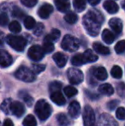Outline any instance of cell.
Returning a JSON list of instances; mask_svg holds the SVG:
<instances>
[{"mask_svg": "<svg viewBox=\"0 0 125 126\" xmlns=\"http://www.w3.org/2000/svg\"><path fill=\"white\" fill-rule=\"evenodd\" d=\"M12 16L15 18H22L24 17L25 14H24V11L22 10L20 8L18 7H14L13 10H12Z\"/></svg>", "mask_w": 125, "mask_h": 126, "instance_id": "obj_38", "label": "cell"}, {"mask_svg": "<svg viewBox=\"0 0 125 126\" xmlns=\"http://www.w3.org/2000/svg\"><path fill=\"white\" fill-rule=\"evenodd\" d=\"M21 3H22L24 6L32 8V7H33L34 5H36V3H38V0H21Z\"/></svg>", "mask_w": 125, "mask_h": 126, "instance_id": "obj_43", "label": "cell"}, {"mask_svg": "<svg viewBox=\"0 0 125 126\" xmlns=\"http://www.w3.org/2000/svg\"><path fill=\"white\" fill-rule=\"evenodd\" d=\"M64 20L69 24H75L78 20V16L74 12H68L64 16Z\"/></svg>", "mask_w": 125, "mask_h": 126, "instance_id": "obj_26", "label": "cell"}, {"mask_svg": "<svg viewBox=\"0 0 125 126\" xmlns=\"http://www.w3.org/2000/svg\"><path fill=\"white\" fill-rule=\"evenodd\" d=\"M57 121L60 126H67L69 123L67 116L63 113H59L57 115Z\"/></svg>", "mask_w": 125, "mask_h": 126, "instance_id": "obj_33", "label": "cell"}, {"mask_svg": "<svg viewBox=\"0 0 125 126\" xmlns=\"http://www.w3.org/2000/svg\"><path fill=\"white\" fill-rule=\"evenodd\" d=\"M93 76L96 79L99 80V81L106 80L107 77H108L107 71L104 67H97V68H94V70H93Z\"/></svg>", "mask_w": 125, "mask_h": 126, "instance_id": "obj_17", "label": "cell"}, {"mask_svg": "<svg viewBox=\"0 0 125 126\" xmlns=\"http://www.w3.org/2000/svg\"><path fill=\"white\" fill-rule=\"evenodd\" d=\"M15 76L17 79L25 82H32L36 79L34 72L26 66H21L20 68L17 69L15 73Z\"/></svg>", "mask_w": 125, "mask_h": 126, "instance_id": "obj_4", "label": "cell"}, {"mask_svg": "<svg viewBox=\"0 0 125 126\" xmlns=\"http://www.w3.org/2000/svg\"><path fill=\"white\" fill-rule=\"evenodd\" d=\"M54 3L56 8L61 12H67L69 10V0H54Z\"/></svg>", "mask_w": 125, "mask_h": 126, "instance_id": "obj_18", "label": "cell"}, {"mask_svg": "<svg viewBox=\"0 0 125 126\" xmlns=\"http://www.w3.org/2000/svg\"><path fill=\"white\" fill-rule=\"evenodd\" d=\"M23 22H24V26H25V28L27 29H33V28H34L36 27L35 26V24H36L35 20L32 16H26Z\"/></svg>", "mask_w": 125, "mask_h": 126, "instance_id": "obj_32", "label": "cell"}, {"mask_svg": "<svg viewBox=\"0 0 125 126\" xmlns=\"http://www.w3.org/2000/svg\"><path fill=\"white\" fill-rule=\"evenodd\" d=\"M98 92L104 95L110 96V95L113 94L114 88H113V87L111 84H109V83H104V84H101L98 87Z\"/></svg>", "mask_w": 125, "mask_h": 126, "instance_id": "obj_21", "label": "cell"}, {"mask_svg": "<svg viewBox=\"0 0 125 126\" xmlns=\"http://www.w3.org/2000/svg\"><path fill=\"white\" fill-rule=\"evenodd\" d=\"M61 47L64 51H75L80 47V41L78 39L69 34H66L63 37Z\"/></svg>", "mask_w": 125, "mask_h": 126, "instance_id": "obj_5", "label": "cell"}, {"mask_svg": "<svg viewBox=\"0 0 125 126\" xmlns=\"http://www.w3.org/2000/svg\"><path fill=\"white\" fill-rule=\"evenodd\" d=\"M82 118H83V124L84 126H94L95 124V115L93 108L90 106H86L84 107L83 113H82Z\"/></svg>", "mask_w": 125, "mask_h": 126, "instance_id": "obj_7", "label": "cell"}, {"mask_svg": "<svg viewBox=\"0 0 125 126\" xmlns=\"http://www.w3.org/2000/svg\"><path fill=\"white\" fill-rule=\"evenodd\" d=\"M6 42L11 48L16 51H22L27 46V40L22 36L9 34L6 37Z\"/></svg>", "mask_w": 125, "mask_h": 126, "instance_id": "obj_3", "label": "cell"}, {"mask_svg": "<svg viewBox=\"0 0 125 126\" xmlns=\"http://www.w3.org/2000/svg\"><path fill=\"white\" fill-rule=\"evenodd\" d=\"M84 55H85L86 60H87V63H93V62H95L98 60V56L95 53H94V51L90 50V49L86 50L85 52H84Z\"/></svg>", "mask_w": 125, "mask_h": 126, "instance_id": "obj_27", "label": "cell"}, {"mask_svg": "<svg viewBox=\"0 0 125 126\" xmlns=\"http://www.w3.org/2000/svg\"><path fill=\"white\" fill-rule=\"evenodd\" d=\"M93 48H94V50L96 51L97 53L101 54V55H108V54H110V52H111L110 49H109L108 47L103 46L101 43H99V42H94V43L93 44Z\"/></svg>", "mask_w": 125, "mask_h": 126, "instance_id": "obj_22", "label": "cell"}, {"mask_svg": "<svg viewBox=\"0 0 125 126\" xmlns=\"http://www.w3.org/2000/svg\"><path fill=\"white\" fill-rule=\"evenodd\" d=\"M53 12V7L49 3H44L41 7H40L38 10V15L40 18L47 19L51 14Z\"/></svg>", "mask_w": 125, "mask_h": 126, "instance_id": "obj_10", "label": "cell"}, {"mask_svg": "<svg viewBox=\"0 0 125 126\" xmlns=\"http://www.w3.org/2000/svg\"><path fill=\"white\" fill-rule=\"evenodd\" d=\"M53 60L55 61L56 64L59 67V68H63L66 65L67 61H68V57L62 52H56L52 57Z\"/></svg>", "mask_w": 125, "mask_h": 126, "instance_id": "obj_14", "label": "cell"}, {"mask_svg": "<svg viewBox=\"0 0 125 126\" xmlns=\"http://www.w3.org/2000/svg\"><path fill=\"white\" fill-rule=\"evenodd\" d=\"M52 108L48 102L45 100H40L35 105V113L40 121H45L51 116Z\"/></svg>", "mask_w": 125, "mask_h": 126, "instance_id": "obj_2", "label": "cell"}, {"mask_svg": "<svg viewBox=\"0 0 125 126\" xmlns=\"http://www.w3.org/2000/svg\"><path fill=\"white\" fill-rule=\"evenodd\" d=\"M13 102V100L11 99H6L3 101L1 105V109L3 110V111L5 114L10 115L11 114V111H10V106H11V103Z\"/></svg>", "mask_w": 125, "mask_h": 126, "instance_id": "obj_24", "label": "cell"}, {"mask_svg": "<svg viewBox=\"0 0 125 126\" xmlns=\"http://www.w3.org/2000/svg\"><path fill=\"white\" fill-rule=\"evenodd\" d=\"M117 93L118 94L119 96L125 98V83L119 82L117 85Z\"/></svg>", "mask_w": 125, "mask_h": 126, "instance_id": "obj_39", "label": "cell"}, {"mask_svg": "<svg viewBox=\"0 0 125 126\" xmlns=\"http://www.w3.org/2000/svg\"><path fill=\"white\" fill-rule=\"evenodd\" d=\"M0 58H1V60H0V64H1L2 68L9 67L13 63V58H12L11 55L4 50L1 51V57H0Z\"/></svg>", "mask_w": 125, "mask_h": 126, "instance_id": "obj_12", "label": "cell"}, {"mask_svg": "<svg viewBox=\"0 0 125 126\" xmlns=\"http://www.w3.org/2000/svg\"><path fill=\"white\" fill-rule=\"evenodd\" d=\"M103 7L108 13L110 14H115L118 11L119 7L117 3H115L112 0H106L105 3H103Z\"/></svg>", "mask_w": 125, "mask_h": 126, "instance_id": "obj_16", "label": "cell"}, {"mask_svg": "<svg viewBox=\"0 0 125 126\" xmlns=\"http://www.w3.org/2000/svg\"><path fill=\"white\" fill-rule=\"evenodd\" d=\"M42 48H43L45 53H51V52H52V51H54V45H53V43H52V42L44 41V44H43V47H42Z\"/></svg>", "mask_w": 125, "mask_h": 126, "instance_id": "obj_37", "label": "cell"}, {"mask_svg": "<svg viewBox=\"0 0 125 126\" xmlns=\"http://www.w3.org/2000/svg\"><path fill=\"white\" fill-rule=\"evenodd\" d=\"M10 111H11V114L15 115L17 118H20L25 112V106L19 101H13L10 106Z\"/></svg>", "mask_w": 125, "mask_h": 126, "instance_id": "obj_9", "label": "cell"}, {"mask_svg": "<svg viewBox=\"0 0 125 126\" xmlns=\"http://www.w3.org/2000/svg\"><path fill=\"white\" fill-rule=\"evenodd\" d=\"M68 111L69 114L71 118H76L79 117L81 113V106L80 103L78 101H72L71 103L69 104L68 108Z\"/></svg>", "mask_w": 125, "mask_h": 126, "instance_id": "obj_11", "label": "cell"}, {"mask_svg": "<svg viewBox=\"0 0 125 126\" xmlns=\"http://www.w3.org/2000/svg\"><path fill=\"white\" fill-rule=\"evenodd\" d=\"M122 8L125 10V0H124V1L122 2Z\"/></svg>", "mask_w": 125, "mask_h": 126, "instance_id": "obj_48", "label": "cell"}, {"mask_svg": "<svg viewBox=\"0 0 125 126\" xmlns=\"http://www.w3.org/2000/svg\"><path fill=\"white\" fill-rule=\"evenodd\" d=\"M109 25L111 28V29L114 31V33L117 34H120L123 30V22L121 19L119 18H111L109 22Z\"/></svg>", "mask_w": 125, "mask_h": 126, "instance_id": "obj_13", "label": "cell"}, {"mask_svg": "<svg viewBox=\"0 0 125 126\" xmlns=\"http://www.w3.org/2000/svg\"><path fill=\"white\" fill-rule=\"evenodd\" d=\"M22 125H23V126H36L37 121L34 117L30 114V115H28L24 118L23 122H22Z\"/></svg>", "mask_w": 125, "mask_h": 126, "instance_id": "obj_29", "label": "cell"}, {"mask_svg": "<svg viewBox=\"0 0 125 126\" xmlns=\"http://www.w3.org/2000/svg\"><path fill=\"white\" fill-rule=\"evenodd\" d=\"M44 31H45V27H44L43 24L40 22V23L37 24V26L34 28L33 33H34L36 36H40V35L44 33Z\"/></svg>", "mask_w": 125, "mask_h": 126, "instance_id": "obj_41", "label": "cell"}, {"mask_svg": "<svg viewBox=\"0 0 125 126\" xmlns=\"http://www.w3.org/2000/svg\"><path fill=\"white\" fill-rule=\"evenodd\" d=\"M115 51L117 54H121L125 51V40H120L115 46Z\"/></svg>", "mask_w": 125, "mask_h": 126, "instance_id": "obj_35", "label": "cell"}, {"mask_svg": "<svg viewBox=\"0 0 125 126\" xmlns=\"http://www.w3.org/2000/svg\"><path fill=\"white\" fill-rule=\"evenodd\" d=\"M3 126H14V124H13V122H12L11 119H10V118H6V119L3 121Z\"/></svg>", "mask_w": 125, "mask_h": 126, "instance_id": "obj_46", "label": "cell"}, {"mask_svg": "<svg viewBox=\"0 0 125 126\" xmlns=\"http://www.w3.org/2000/svg\"><path fill=\"white\" fill-rule=\"evenodd\" d=\"M73 4L77 12H82L86 9V0H74Z\"/></svg>", "mask_w": 125, "mask_h": 126, "instance_id": "obj_25", "label": "cell"}, {"mask_svg": "<svg viewBox=\"0 0 125 126\" xmlns=\"http://www.w3.org/2000/svg\"><path fill=\"white\" fill-rule=\"evenodd\" d=\"M51 100L57 106H63L66 103V100H65L64 96L61 91H56L51 93Z\"/></svg>", "mask_w": 125, "mask_h": 126, "instance_id": "obj_15", "label": "cell"}, {"mask_svg": "<svg viewBox=\"0 0 125 126\" xmlns=\"http://www.w3.org/2000/svg\"><path fill=\"white\" fill-rule=\"evenodd\" d=\"M8 22H9V18L7 14L5 12H2L1 16H0V24H1V26L3 27L6 26Z\"/></svg>", "mask_w": 125, "mask_h": 126, "instance_id": "obj_44", "label": "cell"}, {"mask_svg": "<svg viewBox=\"0 0 125 126\" xmlns=\"http://www.w3.org/2000/svg\"><path fill=\"white\" fill-rule=\"evenodd\" d=\"M64 94L66 96L68 97H73L75 96V95L77 94V93H78V91H77V89L75 88H74L73 86H67L64 88Z\"/></svg>", "mask_w": 125, "mask_h": 126, "instance_id": "obj_34", "label": "cell"}, {"mask_svg": "<svg viewBox=\"0 0 125 126\" xmlns=\"http://www.w3.org/2000/svg\"><path fill=\"white\" fill-rule=\"evenodd\" d=\"M100 0H88L89 3L92 5H97L98 3H99Z\"/></svg>", "mask_w": 125, "mask_h": 126, "instance_id": "obj_47", "label": "cell"}, {"mask_svg": "<svg viewBox=\"0 0 125 126\" xmlns=\"http://www.w3.org/2000/svg\"><path fill=\"white\" fill-rule=\"evenodd\" d=\"M102 39L106 44L110 45L115 40V35L109 29H105L102 33Z\"/></svg>", "mask_w": 125, "mask_h": 126, "instance_id": "obj_23", "label": "cell"}, {"mask_svg": "<svg viewBox=\"0 0 125 126\" xmlns=\"http://www.w3.org/2000/svg\"><path fill=\"white\" fill-rule=\"evenodd\" d=\"M87 60H86L85 55L84 53H79V54H75L71 58V63L75 66H81L82 64L87 63Z\"/></svg>", "mask_w": 125, "mask_h": 126, "instance_id": "obj_20", "label": "cell"}, {"mask_svg": "<svg viewBox=\"0 0 125 126\" xmlns=\"http://www.w3.org/2000/svg\"><path fill=\"white\" fill-rule=\"evenodd\" d=\"M62 82L58 81H52V83L50 84V91L51 93L52 92H56V91H60L61 88H62Z\"/></svg>", "mask_w": 125, "mask_h": 126, "instance_id": "obj_36", "label": "cell"}, {"mask_svg": "<svg viewBox=\"0 0 125 126\" xmlns=\"http://www.w3.org/2000/svg\"><path fill=\"white\" fill-rule=\"evenodd\" d=\"M82 22L87 33L91 36H97L99 33L100 26L104 22V16L98 10H91L83 16Z\"/></svg>", "mask_w": 125, "mask_h": 126, "instance_id": "obj_1", "label": "cell"}, {"mask_svg": "<svg viewBox=\"0 0 125 126\" xmlns=\"http://www.w3.org/2000/svg\"><path fill=\"white\" fill-rule=\"evenodd\" d=\"M19 96L24 100V102L26 103V105H28L29 107L32 106V105H33V99L32 98L31 95H29L28 94L26 93L25 91H22L19 93Z\"/></svg>", "mask_w": 125, "mask_h": 126, "instance_id": "obj_28", "label": "cell"}, {"mask_svg": "<svg viewBox=\"0 0 125 126\" xmlns=\"http://www.w3.org/2000/svg\"><path fill=\"white\" fill-rule=\"evenodd\" d=\"M60 35H61L60 31H59L58 29L54 28V29L52 30V32H51L49 34H47L46 36L45 37L44 41L52 42V43H53V42H56V41L58 40V39L60 38Z\"/></svg>", "mask_w": 125, "mask_h": 126, "instance_id": "obj_19", "label": "cell"}, {"mask_svg": "<svg viewBox=\"0 0 125 126\" xmlns=\"http://www.w3.org/2000/svg\"><path fill=\"white\" fill-rule=\"evenodd\" d=\"M9 29L14 33H20L21 30H22V27H21V24L19 23L17 21H13L10 23L9 25Z\"/></svg>", "mask_w": 125, "mask_h": 126, "instance_id": "obj_30", "label": "cell"}, {"mask_svg": "<svg viewBox=\"0 0 125 126\" xmlns=\"http://www.w3.org/2000/svg\"><path fill=\"white\" fill-rule=\"evenodd\" d=\"M45 69V64H39V63H35V64L32 65V70H33L35 74H40V72L44 71Z\"/></svg>", "mask_w": 125, "mask_h": 126, "instance_id": "obj_40", "label": "cell"}, {"mask_svg": "<svg viewBox=\"0 0 125 126\" xmlns=\"http://www.w3.org/2000/svg\"><path fill=\"white\" fill-rule=\"evenodd\" d=\"M68 79L71 84L77 85L82 82L84 79V76L82 70L76 68H69L67 71Z\"/></svg>", "mask_w": 125, "mask_h": 126, "instance_id": "obj_6", "label": "cell"}, {"mask_svg": "<svg viewBox=\"0 0 125 126\" xmlns=\"http://www.w3.org/2000/svg\"><path fill=\"white\" fill-rule=\"evenodd\" d=\"M111 75L112 76V77L117 78V79H119L123 76V70L121 69V67L117 66V65H115V66L112 67L111 70Z\"/></svg>", "mask_w": 125, "mask_h": 126, "instance_id": "obj_31", "label": "cell"}, {"mask_svg": "<svg viewBox=\"0 0 125 126\" xmlns=\"http://www.w3.org/2000/svg\"><path fill=\"white\" fill-rule=\"evenodd\" d=\"M119 103L118 100H111L110 101V102L108 103V105H107V108L110 110H114L116 107H117V104Z\"/></svg>", "mask_w": 125, "mask_h": 126, "instance_id": "obj_45", "label": "cell"}, {"mask_svg": "<svg viewBox=\"0 0 125 126\" xmlns=\"http://www.w3.org/2000/svg\"><path fill=\"white\" fill-rule=\"evenodd\" d=\"M44 55H45V51L43 48L38 45L31 47L28 51V56L33 61H40L44 58Z\"/></svg>", "mask_w": 125, "mask_h": 126, "instance_id": "obj_8", "label": "cell"}, {"mask_svg": "<svg viewBox=\"0 0 125 126\" xmlns=\"http://www.w3.org/2000/svg\"><path fill=\"white\" fill-rule=\"evenodd\" d=\"M116 117L119 120H124L125 119V108L124 107H118L116 111Z\"/></svg>", "mask_w": 125, "mask_h": 126, "instance_id": "obj_42", "label": "cell"}]
</instances>
